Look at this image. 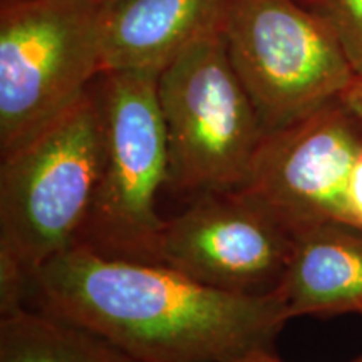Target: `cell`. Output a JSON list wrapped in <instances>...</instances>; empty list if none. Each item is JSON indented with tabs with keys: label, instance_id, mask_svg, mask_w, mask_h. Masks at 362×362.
Instances as JSON below:
<instances>
[{
	"label": "cell",
	"instance_id": "4",
	"mask_svg": "<svg viewBox=\"0 0 362 362\" xmlns=\"http://www.w3.org/2000/svg\"><path fill=\"white\" fill-rule=\"evenodd\" d=\"M104 156L96 194L78 243L110 259L156 262L165 220L156 197L168 181V143L158 74L106 71L93 83Z\"/></svg>",
	"mask_w": 362,
	"mask_h": 362
},
{
	"label": "cell",
	"instance_id": "3",
	"mask_svg": "<svg viewBox=\"0 0 362 362\" xmlns=\"http://www.w3.org/2000/svg\"><path fill=\"white\" fill-rule=\"evenodd\" d=\"M158 99L168 143L166 188L192 200L242 188L265 129L220 27L158 74Z\"/></svg>",
	"mask_w": 362,
	"mask_h": 362
},
{
	"label": "cell",
	"instance_id": "10",
	"mask_svg": "<svg viewBox=\"0 0 362 362\" xmlns=\"http://www.w3.org/2000/svg\"><path fill=\"white\" fill-rule=\"evenodd\" d=\"M288 319L362 315V230L324 223L293 237V248L275 288Z\"/></svg>",
	"mask_w": 362,
	"mask_h": 362
},
{
	"label": "cell",
	"instance_id": "6",
	"mask_svg": "<svg viewBox=\"0 0 362 362\" xmlns=\"http://www.w3.org/2000/svg\"><path fill=\"white\" fill-rule=\"evenodd\" d=\"M220 30L265 133L337 101L356 78L336 35L300 0H228Z\"/></svg>",
	"mask_w": 362,
	"mask_h": 362
},
{
	"label": "cell",
	"instance_id": "11",
	"mask_svg": "<svg viewBox=\"0 0 362 362\" xmlns=\"http://www.w3.org/2000/svg\"><path fill=\"white\" fill-rule=\"evenodd\" d=\"M0 362H138L69 320L24 305L0 315Z\"/></svg>",
	"mask_w": 362,
	"mask_h": 362
},
{
	"label": "cell",
	"instance_id": "13",
	"mask_svg": "<svg viewBox=\"0 0 362 362\" xmlns=\"http://www.w3.org/2000/svg\"><path fill=\"white\" fill-rule=\"evenodd\" d=\"M347 205H349L351 225L362 230V151L357 156L351 173Z\"/></svg>",
	"mask_w": 362,
	"mask_h": 362
},
{
	"label": "cell",
	"instance_id": "8",
	"mask_svg": "<svg viewBox=\"0 0 362 362\" xmlns=\"http://www.w3.org/2000/svg\"><path fill=\"white\" fill-rule=\"evenodd\" d=\"M293 235L245 189L193 198L165 220L158 264L216 291L262 296L277 288Z\"/></svg>",
	"mask_w": 362,
	"mask_h": 362
},
{
	"label": "cell",
	"instance_id": "9",
	"mask_svg": "<svg viewBox=\"0 0 362 362\" xmlns=\"http://www.w3.org/2000/svg\"><path fill=\"white\" fill-rule=\"evenodd\" d=\"M228 0H106L103 72H160L189 44L218 29Z\"/></svg>",
	"mask_w": 362,
	"mask_h": 362
},
{
	"label": "cell",
	"instance_id": "7",
	"mask_svg": "<svg viewBox=\"0 0 362 362\" xmlns=\"http://www.w3.org/2000/svg\"><path fill=\"white\" fill-rule=\"evenodd\" d=\"M362 151V121L341 99L265 133L242 189L293 237L324 223L351 225L347 192Z\"/></svg>",
	"mask_w": 362,
	"mask_h": 362
},
{
	"label": "cell",
	"instance_id": "14",
	"mask_svg": "<svg viewBox=\"0 0 362 362\" xmlns=\"http://www.w3.org/2000/svg\"><path fill=\"white\" fill-rule=\"evenodd\" d=\"M347 110L354 112V115L362 121V78L356 76L354 81L349 84V88L342 93L339 98Z\"/></svg>",
	"mask_w": 362,
	"mask_h": 362
},
{
	"label": "cell",
	"instance_id": "1",
	"mask_svg": "<svg viewBox=\"0 0 362 362\" xmlns=\"http://www.w3.org/2000/svg\"><path fill=\"white\" fill-rule=\"evenodd\" d=\"M30 307L98 334L138 362H232L270 349L288 315L277 292L216 291L156 262L74 245L35 272Z\"/></svg>",
	"mask_w": 362,
	"mask_h": 362
},
{
	"label": "cell",
	"instance_id": "12",
	"mask_svg": "<svg viewBox=\"0 0 362 362\" xmlns=\"http://www.w3.org/2000/svg\"><path fill=\"white\" fill-rule=\"evenodd\" d=\"M332 30L347 61L362 78V0H300Z\"/></svg>",
	"mask_w": 362,
	"mask_h": 362
},
{
	"label": "cell",
	"instance_id": "15",
	"mask_svg": "<svg viewBox=\"0 0 362 362\" xmlns=\"http://www.w3.org/2000/svg\"><path fill=\"white\" fill-rule=\"evenodd\" d=\"M232 362H284V361H280L277 356L272 354L270 349H257V351L248 352L245 356L238 357V359H235ZM352 362H362V357Z\"/></svg>",
	"mask_w": 362,
	"mask_h": 362
},
{
	"label": "cell",
	"instance_id": "2",
	"mask_svg": "<svg viewBox=\"0 0 362 362\" xmlns=\"http://www.w3.org/2000/svg\"><path fill=\"white\" fill-rule=\"evenodd\" d=\"M103 156V119L93 84L74 106L2 155L0 315L27 305L35 272L78 243Z\"/></svg>",
	"mask_w": 362,
	"mask_h": 362
},
{
	"label": "cell",
	"instance_id": "5",
	"mask_svg": "<svg viewBox=\"0 0 362 362\" xmlns=\"http://www.w3.org/2000/svg\"><path fill=\"white\" fill-rule=\"evenodd\" d=\"M104 4L0 2V155L74 106L103 74Z\"/></svg>",
	"mask_w": 362,
	"mask_h": 362
}]
</instances>
